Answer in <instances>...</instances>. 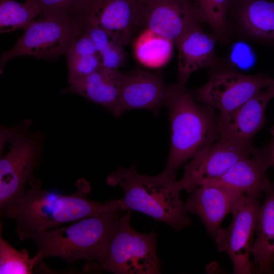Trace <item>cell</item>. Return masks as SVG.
I'll use <instances>...</instances> for the list:
<instances>
[{
	"instance_id": "484cf974",
	"label": "cell",
	"mask_w": 274,
	"mask_h": 274,
	"mask_svg": "<svg viewBox=\"0 0 274 274\" xmlns=\"http://www.w3.org/2000/svg\"><path fill=\"white\" fill-rule=\"evenodd\" d=\"M36 266L25 249L13 248L0 235V274H30Z\"/></svg>"
},
{
	"instance_id": "e0dca14e",
	"label": "cell",
	"mask_w": 274,
	"mask_h": 274,
	"mask_svg": "<svg viewBox=\"0 0 274 274\" xmlns=\"http://www.w3.org/2000/svg\"><path fill=\"white\" fill-rule=\"evenodd\" d=\"M123 77L119 69L100 66L88 76L63 88L60 93L81 95L113 115L118 103Z\"/></svg>"
},
{
	"instance_id": "7c38bea8",
	"label": "cell",
	"mask_w": 274,
	"mask_h": 274,
	"mask_svg": "<svg viewBox=\"0 0 274 274\" xmlns=\"http://www.w3.org/2000/svg\"><path fill=\"white\" fill-rule=\"evenodd\" d=\"M83 22L109 32L124 46L142 27L138 0H89Z\"/></svg>"
},
{
	"instance_id": "6da1fadb",
	"label": "cell",
	"mask_w": 274,
	"mask_h": 274,
	"mask_svg": "<svg viewBox=\"0 0 274 274\" xmlns=\"http://www.w3.org/2000/svg\"><path fill=\"white\" fill-rule=\"evenodd\" d=\"M28 185L18 201L0 211L1 216L15 222L16 233L21 241L37 232L120 209V199L104 202L89 199L90 184L84 179L78 180L76 190L68 194L45 189L36 177Z\"/></svg>"
},
{
	"instance_id": "4fadbf2b",
	"label": "cell",
	"mask_w": 274,
	"mask_h": 274,
	"mask_svg": "<svg viewBox=\"0 0 274 274\" xmlns=\"http://www.w3.org/2000/svg\"><path fill=\"white\" fill-rule=\"evenodd\" d=\"M159 73L136 68L123 74L115 117L133 109H146L154 113L165 106L170 90Z\"/></svg>"
},
{
	"instance_id": "ffe728a7",
	"label": "cell",
	"mask_w": 274,
	"mask_h": 274,
	"mask_svg": "<svg viewBox=\"0 0 274 274\" xmlns=\"http://www.w3.org/2000/svg\"><path fill=\"white\" fill-rule=\"evenodd\" d=\"M236 25L247 37L274 42V2L245 0L238 8Z\"/></svg>"
},
{
	"instance_id": "9c48e42d",
	"label": "cell",
	"mask_w": 274,
	"mask_h": 274,
	"mask_svg": "<svg viewBox=\"0 0 274 274\" xmlns=\"http://www.w3.org/2000/svg\"><path fill=\"white\" fill-rule=\"evenodd\" d=\"M260 196L245 194L232 212L227 227H221L214 238L219 252L225 253L233 265V273L249 274L254 271L249 256L254 241Z\"/></svg>"
},
{
	"instance_id": "30bf717a",
	"label": "cell",
	"mask_w": 274,
	"mask_h": 274,
	"mask_svg": "<svg viewBox=\"0 0 274 274\" xmlns=\"http://www.w3.org/2000/svg\"><path fill=\"white\" fill-rule=\"evenodd\" d=\"M142 27L174 42L201 21L192 0H138Z\"/></svg>"
},
{
	"instance_id": "7402d4cb",
	"label": "cell",
	"mask_w": 274,
	"mask_h": 274,
	"mask_svg": "<svg viewBox=\"0 0 274 274\" xmlns=\"http://www.w3.org/2000/svg\"><path fill=\"white\" fill-rule=\"evenodd\" d=\"M173 41L146 28L139 36L134 44L137 60L150 68L164 65L173 54Z\"/></svg>"
},
{
	"instance_id": "9a60e30c",
	"label": "cell",
	"mask_w": 274,
	"mask_h": 274,
	"mask_svg": "<svg viewBox=\"0 0 274 274\" xmlns=\"http://www.w3.org/2000/svg\"><path fill=\"white\" fill-rule=\"evenodd\" d=\"M185 203L187 212L198 216L207 233L214 236L224 218L232 213L245 194L224 186L204 185L195 188Z\"/></svg>"
},
{
	"instance_id": "4316f807",
	"label": "cell",
	"mask_w": 274,
	"mask_h": 274,
	"mask_svg": "<svg viewBox=\"0 0 274 274\" xmlns=\"http://www.w3.org/2000/svg\"><path fill=\"white\" fill-rule=\"evenodd\" d=\"M43 16H55L83 26V13L89 0H31Z\"/></svg>"
},
{
	"instance_id": "ba28073f",
	"label": "cell",
	"mask_w": 274,
	"mask_h": 274,
	"mask_svg": "<svg viewBox=\"0 0 274 274\" xmlns=\"http://www.w3.org/2000/svg\"><path fill=\"white\" fill-rule=\"evenodd\" d=\"M271 79L264 74L248 75L223 68L214 73L203 85L189 92L195 100L218 111L219 115H225L266 89Z\"/></svg>"
},
{
	"instance_id": "44dd1931",
	"label": "cell",
	"mask_w": 274,
	"mask_h": 274,
	"mask_svg": "<svg viewBox=\"0 0 274 274\" xmlns=\"http://www.w3.org/2000/svg\"><path fill=\"white\" fill-rule=\"evenodd\" d=\"M65 54L69 85L88 76L101 66V58L93 42L83 30L70 44Z\"/></svg>"
},
{
	"instance_id": "2e32d148",
	"label": "cell",
	"mask_w": 274,
	"mask_h": 274,
	"mask_svg": "<svg viewBox=\"0 0 274 274\" xmlns=\"http://www.w3.org/2000/svg\"><path fill=\"white\" fill-rule=\"evenodd\" d=\"M218 41L214 35L196 25L180 37L174 44L178 49V83L184 86L196 71L219 65L215 48Z\"/></svg>"
},
{
	"instance_id": "8992f818",
	"label": "cell",
	"mask_w": 274,
	"mask_h": 274,
	"mask_svg": "<svg viewBox=\"0 0 274 274\" xmlns=\"http://www.w3.org/2000/svg\"><path fill=\"white\" fill-rule=\"evenodd\" d=\"M131 211L121 216L111 242L107 258L91 271L116 274H158L161 261L156 251L157 234H143L130 224Z\"/></svg>"
},
{
	"instance_id": "3957f363",
	"label": "cell",
	"mask_w": 274,
	"mask_h": 274,
	"mask_svg": "<svg viewBox=\"0 0 274 274\" xmlns=\"http://www.w3.org/2000/svg\"><path fill=\"white\" fill-rule=\"evenodd\" d=\"M107 183L122 189L119 209L123 211L141 212L177 231L191 224L176 177L163 172L154 176L141 175L133 164L128 168L119 167L108 176Z\"/></svg>"
},
{
	"instance_id": "7a4b0ae2",
	"label": "cell",
	"mask_w": 274,
	"mask_h": 274,
	"mask_svg": "<svg viewBox=\"0 0 274 274\" xmlns=\"http://www.w3.org/2000/svg\"><path fill=\"white\" fill-rule=\"evenodd\" d=\"M123 212L119 209L32 234L28 239L38 249L32 257L35 264L50 257L62 258L69 264L85 260L84 270L91 271L106 260Z\"/></svg>"
},
{
	"instance_id": "83f0119b",
	"label": "cell",
	"mask_w": 274,
	"mask_h": 274,
	"mask_svg": "<svg viewBox=\"0 0 274 274\" xmlns=\"http://www.w3.org/2000/svg\"><path fill=\"white\" fill-rule=\"evenodd\" d=\"M271 139L267 145L256 149V152L267 168H274V125L270 129Z\"/></svg>"
},
{
	"instance_id": "277c9868",
	"label": "cell",
	"mask_w": 274,
	"mask_h": 274,
	"mask_svg": "<svg viewBox=\"0 0 274 274\" xmlns=\"http://www.w3.org/2000/svg\"><path fill=\"white\" fill-rule=\"evenodd\" d=\"M165 106L171 126V144L163 172L176 177L186 161L220 137L218 115L207 106L197 104L189 90L179 83L171 85Z\"/></svg>"
},
{
	"instance_id": "d6986e66",
	"label": "cell",
	"mask_w": 274,
	"mask_h": 274,
	"mask_svg": "<svg viewBox=\"0 0 274 274\" xmlns=\"http://www.w3.org/2000/svg\"><path fill=\"white\" fill-rule=\"evenodd\" d=\"M264 192V200L258 211L255 238L251 251L257 273H274V182Z\"/></svg>"
},
{
	"instance_id": "ac0fdd59",
	"label": "cell",
	"mask_w": 274,
	"mask_h": 274,
	"mask_svg": "<svg viewBox=\"0 0 274 274\" xmlns=\"http://www.w3.org/2000/svg\"><path fill=\"white\" fill-rule=\"evenodd\" d=\"M256 149L234 163L223 175L204 185L224 186L260 197L271 182L266 174L268 168L257 154Z\"/></svg>"
},
{
	"instance_id": "f1b7e54d",
	"label": "cell",
	"mask_w": 274,
	"mask_h": 274,
	"mask_svg": "<svg viewBox=\"0 0 274 274\" xmlns=\"http://www.w3.org/2000/svg\"><path fill=\"white\" fill-rule=\"evenodd\" d=\"M266 90L271 98L274 97V78H272L271 82Z\"/></svg>"
},
{
	"instance_id": "cb8c5ba5",
	"label": "cell",
	"mask_w": 274,
	"mask_h": 274,
	"mask_svg": "<svg viewBox=\"0 0 274 274\" xmlns=\"http://www.w3.org/2000/svg\"><path fill=\"white\" fill-rule=\"evenodd\" d=\"M41 14L39 7L31 0L23 3L0 0V32L24 30Z\"/></svg>"
},
{
	"instance_id": "603a6c76",
	"label": "cell",
	"mask_w": 274,
	"mask_h": 274,
	"mask_svg": "<svg viewBox=\"0 0 274 274\" xmlns=\"http://www.w3.org/2000/svg\"><path fill=\"white\" fill-rule=\"evenodd\" d=\"M82 30L93 42L101 58V66L119 69L126 63L127 55L124 46L112 35L91 24H85Z\"/></svg>"
},
{
	"instance_id": "5b68a950",
	"label": "cell",
	"mask_w": 274,
	"mask_h": 274,
	"mask_svg": "<svg viewBox=\"0 0 274 274\" xmlns=\"http://www.w3.org/2000/svg\"><path fill=\"white\" fill-rule=\"evenodd\" d=\"M26 119L13 126L1 125L0 143L9 148L0 157V211L18 201L25 193L43 155L45 135L32 129Z\"/></svg>"
},
{
	"instance_id": "d4e9b609",
	"label": "cell",
	"mask_w": 274,
	"mask_h": 274,
	"mask_svg": "<svg viewBox=\"0 0 274 274\" xmlns=\"http://www.w3.org/2000/svg\"><path fill=\"white\" fill-rule=\"evenodd\" d=\"M201 21L208 24L218 41L226 42L230 33L227 14L230 0H192Z\"/></svg>"
},
{
	"instance_id": "5bb4252c",
	"label": "cell",
	"mask_w": 274,
	"mask_h": 274,
	"mask_svg": "<svg viewBox=\"0 0 274 274\" xmlns=\"http://www.w3.org/2000/svg\"><path fill=\"white\" fill-rule=\"evenodd\" d=\"M271 99L265 89L231 112L218 115L220 136L242 149L254 148L253 139L265 124L266 108Z\"/></svg>"
},
{
	"instance_id": "8fae6325",
	"label": "cell",
	"mask_w": 274,
	"mask_h": 274,
	"mask_svg": "<svg viewBox=\"0 0 274 274\" xmlns=\"http://www.w3.org/2000/svg\"><path fill=\"white\" fill-rule=\"evenodd\" d=\"M255 148L242 149L220 136L185 165L183 176L178 181L182 190L190 193L195 188L220 177Z\"/></svg>"
},
{
	"instance_id": "52a82bcc",
	"label": "cell",
	"mask_w": 274,
	"mask_h": 274,
	"mask_svg": "<svg viewBox=\"0 0 274 274\" xmlns=\"http://www.w3.org/2000/svg\"><path fill=\"white\" fill-rule=\"evenodd\" d=\"M76 22L52 16L41 15L24 30L15 45L0 58V72L13 58L29 56L38 59H55L63 54L82 31Z\"/></svg>"
}]
</instances>
